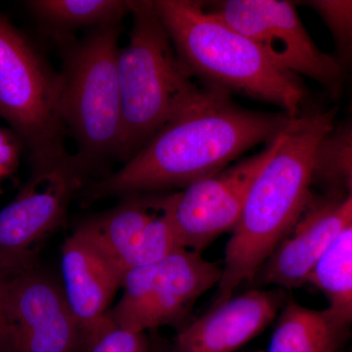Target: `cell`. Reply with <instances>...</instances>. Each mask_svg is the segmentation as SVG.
<instances>
[{"label":"cell","instance_id":"obj_14","mask_svg":"<svg viewBox=\"0 0 352 352\" xmlns=\"http://www.w3.org/2000/svg\"><path fill=\"white\" fill-rule=\"evenodd\" d=\"M352 219V193L305 210L261 267L264 284L296 289L308 283L312 271Z\"/></svg>","mask_w":352,"mask_h":352},{"label":"cell","instance_id":"obj_16","mask_svg":"<svg viewBox=\"0 0 352 352\" xmlns=\"http://www.w3.org/2000/svg\"><path fill=\"white\" fill-rule=\"evenodd\" d=\"M25 3L55 43L75 38L82 30L122 24L131 14L129 0H31Z\"/></svg>","mask_w":352,"mask_h":352},{"label":"cell","instance_id":"obj_9","mask_svg":"<svg viewBox=\"0 0 352 352\" xmlns=\"http://www.w3.org/2000/svg\"><path fill=\"white\" fill-rule=\"evenodd\" d=\"M207 8L251 39L280 68L315 80L330 94L342 91L346 69L335 55L315 44L293 2L226 0L212 2Z\"/></svg>","mask_w":352,"mask_h":352},{"label":"cell","instance_id":"obj_20","mask_svg":"<svg viewBox=\"0 0 352 352\" xmlns=\"http://www.w3.org/2000/svg\"><path fill=\"white\" fill-rule=\"evenodd\" d=\"M320 16L332 34L335 56L346 73L352 69V0H309L303 2Z\"/></svg>","mask_w":352,"mask_h":352},{"label":"cell","instance_id":"obj_3","mask_svg":"<svg viewBox=\"0 0 352 352\" xmlns=\"http://www.w3.org/2000/svg\"><path fill=\"white\" fill-rule=\"evenodd\" d=\"M178 56L205 87L273 104L289 118L303 112L300 76L278 67L251 39L194 0H153Z\"/></svg>","mask_w":352,"mask_h":352},{"label":"cell","instance_id":"obj_17","mask_svg":"<svg viewBox=\"0 0 352 352\" xmlns=\"http://www.w3.org/2000/svg\"><path fill=\"white\" fill-rule=\"evenodd\" d=\"M347 327L328 308L312 309L289 302L264 352H336Z\"/></svg>","mask_w":352,"mask_h":352},{"label":"cell","instance_id":"obj_22","mask_svg":"<svg viewBox=\"0 0 352 352\" xmlns=\"http://www.w3.org/2000/svg\"><path fill=\"white\" fill-rule=\"evenodd\" d=\"M23 150L24 146L17 134L0 126V194L3 192L2 182L17 170Z\"/></svg>","mask_w":352,"mask_h":352},{"label":"cell","instance_id":"obj_10","mask_svg":"<svg viewBox=\"0 0 352 352\" xmlns=\"http://www.w3.org/2000/svg\"><path fill=\"white\" fill-rule=\"evenodd\" d=\"M280 134L258 154L166 195L164 208L182 249L201 254L212 241L233 230L254 178L276 150Z\"/></svg>","mask_w":352,"mask_h":352},{"label":"cell","instance_id":"obj_25","mask_svg":"<svg viewBox=\"0 0 352 352\" xmlns=\"http://www.w3.org/2000/svg\"><path fill=\"white\" fill-rule=\"evenodd\" d=\"M252 352H264V351H252Z\"/></svg>","mask_w":352,"mask_h":352},{"label":"cell","instance_id":"obj_13","mask_svg":"<svg viewBox=\"0 0 352 352\" xmlns=\"http://www.w3.org/2000/svg\"><path fill=\"white\" fill-rule=\"evenodd\" d=\"M63 291L82 336V349L115 325L109 319V305L122 276L115 265L82 233L76 230L62 245Z\"/></svg>","mask_w":352,"mask_h":352},{"label":"cell","instance_id":"obj_12","mask_svg":"<svg viewBox=\"0 0 352 352\" xmlns=\"http://www.w3.org/2000/svg\"><path fill=\"white\" fill-rule=\"evenodd\" d=\"M6 320L10 352H80L82 336L63 288L32 268L9 277Z\"/></svg>","mask_w":352,"mask_h":352},{"label":"cell","instance_id":"obj_4","mask_svg":"<svg viewBox=\"0 0 352 352\" xmlns=\"http://www.w3.org/2000/svg\"><path fill=\"white\" fill-rule=\"evenodd\" d=\"M129 4L132 30L118 59L122 110L118 160L124 164L206 89L178 56L153 1L129 0Z\"/></svg>","mask_w":352,"mask_h":352},{"label":"cell","instance_id":"obj_2","mask_svg":"<svg viewBox=\"0 0 352 352\" xmlns=\"http://www.w3.org/2000/svg\"><path fill=\"white\" fill-rule=\"evenodd\" d=\"M337 110L303 111L289 119L276 150L254 178L227 243L217 302L254 279L305 214L319 151Z\"/></svg>","mask_w":352,"mask_h":352},{"label":"cell","instance_id":"obj_19","mask_svg":"<svg viewBox=\"0 0 352 352\" xmlns=\"http://www.w3.org/2000/svg\"><path fill=\"white\" fill-rule=\"evenodd\" d=\"M315 177H321L352 193V113L335 122L321 145Z\"/></svg>","mask_w":352,"mask_h":352},{"label":"cell","instance_id":"obj_6","mask_svg":"<svg viewBox=\"0 0 352 352\" xmlns=\"http://www.w3.org/2000/svg\"><path fill=\"white\" fill-rule=\"evenodd\" d=\"M61 88L60 72L0 12V117L22 141L31 166L69 154Z\"/></svg>","mask_w":352,"mask_h":352},{"label":"cell","instance_id":"obj_8","mask_svg":"<svg viewBox=\"0 0 352 352\" xmlns=\"http://www.w3.org/2000/svg\"><path fill=\"white\" fill-rule=\"evenodd\" d=\"M222 267L200 252L180 249L159 263L129 270L122 277V295L109 311L116 326L145 333L173 325L221 278Z\"/></svg>","mask_w":352,"mask_h":352},{"label":"cell","instance_id":"obj_24","mask_svg":"<svg viewBox=\"0 0 352 352\" xmlns=\"http://www.w3.org/2000/svg\"><path fill=\"white\" fill-rule=\"evenodd\" d=\"M0 352H10L8 327L2 319H0Z\"/></svg>","mask_w":352,"mask_h":352},{"label":"cell","instance_id":"obj_5","mask_svg":"<svg viewBox=\"0 0 352 352\" xmlns=\"http://www.w3.org/2000/svg\"><path fill=\"white\" fill-rule=\"evenodd\" d=\"M120 30L122 24L101 25L56 43L62 63L60 115L76 141V157L92 175L119 153Z\"/></svg>","mask_w":352,"mask_h":352},{"label":"cell","instance_id":"obj_23","mask_svg":"<svg viewBox=\"0 0 352 352\" xmlns=\"http://www.w3.org/2000/svg\"><path fill=\"white\" fill-rule=\"evenodd\" d=\"M8 279V275H7L6 273L0 268V319H2V320L6 322L4 305H6V288Z\"/></svg>","mask_w":352,"mask_h":352},{"label":"cell","instance_id":"obj_1","mask_svg":"<svg viewBox=\"0 0 352 352\" xmlns=\"http://www.w3.org/2000/svg\"><path fill=\"white\" fill-rule=\"evenodd\" d=\"M292 118L240 107L228 94L206 87L198 100L163 127L116 173L82 189V206L112 197L185 188L224 170L243 153L270 143Z\"/></svg>","mask_w":352,"mask_h":352},{"label":"cell","instance_id":"obj_11","mask_svg":"<svg viewBox=\"0 0 352 352\" xmlns=\"http://www.w3.org/2000/svg\"><path fill=\"white\" fill-rule=\"evenodd\" d=\"M122 198L117 207L85 220L76 230L124 277L129 270L159 263L182 248L164 208V195L140 193Z\"/></svg>","mask_w":352,"mask_h":352},{"label":"cell","instance_id":"obj_21","mask_svg":"<svg viewBox=\"0 0 352 352\" xmlns=\"http://www.w3.org/2000/svg\"><path fill=\"white\" fill-rule=\"evenodd\" d=\"M88 352H148L145 333L113 325L105 331Z\"/></svg>","mask_w":352,"mask_h":352},{"label":"cell","instance_id":"obj_26","mask_svg":"<svg viewBox=\"0 0 352 352\" xmlns=\"http://www.w3.org/2000/svg\"><path fill=\"white\" fill-rule=\"evenodd\" d=\"M351 73H352V69H351Z\"/></svg>","mask_w":352,"mask_h":352},{"label":"cell","instance_id":"obj_15","mask_svg":"<svg viewBox=\"0 0 352 352\" xmlns=\"http://www.w3.org/2000/svg\"><path fill=\"white\" fill-rule=\"evenodd\" d=\"M275 291L252 289L217 302L178 333V352H234L259 335L277 316Z\"/></svg>","mask_w":352,"mask_h":352},{"label":"cell","instance_id":"obj_18","mask_svg":"<svg viewBox=\"0 0 352 352\" xmlns=\"http://www.w3.org/2000/svg\"><path fill=\"white\" fill-rule=\"evenodd\" d=\"M308 283L328 300V309L342 323L352 324V219L312 271Z\"/></svg>","mask_w":352,"mask_h":352},{"label":"cell","instance_id":"obj_7","mask_svg":"<svg viewBox=\"0 0 352 352\" xmlns=\"http://www.w3.org/2000/svg\"><path fill=\"white\" fill-rule=\"evenodd\" d=\"M75 154L32 166L19 194L0 210V268L8 276L34 268L44 241L63 226L69 204L92 182Z\"/></svg>","mask_w":352,"mask_h":352}]
</instances>
